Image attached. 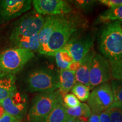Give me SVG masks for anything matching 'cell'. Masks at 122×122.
Returning a JSON list of instances; mask_svg holds the SVG:
<instances>
[{
  "label": "cell",
  "mask_w": 122,
  "mask_h": 122,
  "mask_svg": "<svg viewBox=\"0 0 122 122\" xmlns=\"http://www.w3.org/2000/svg\"><path fill=\"white\" fill-rule=\"evenodd\" d=\"M101 52L110 62L122 58V27L119 21L106 24L99 39Z\"/></svg>",
  "instance_id": "obj_1"
},
{
  "label": "cell",
  "mask_w": 122,
  "mask_h": 122,
  "mask_svg": "<svg viewBox=\"0 0 122 122\" xmlns=\"http://www.w3.org/2000/svg\"><path fill=\"white\" fill-rule=\"evenodd\" d=\"M63 101L59 92L41 93L33 98L27 120L28 122H44L58 103Z\"/></svg>",
  "instance_id": "obj_2"
},
{
  "label": "cell",
  "mask_w": 122,
  "mask_h": 122,
  "mask_svg": "<svg viewBox=\"0 0 122 122\" xmlns=\"http://www.w3.org/2000/svg\"><path fill=\"white\" fill-rule=\"evenodd\" d=\"M27 89L30 92L48 93L59 89V73L48 68L31 71L26 80Z\"/></svg>",
  "instance_id": "obj_3"
},
{
  "label": "cell",
  "mask_w": 122,
  "mask_h": 122,
  "mask_svg": "<svg viewBox=\"0 0 122 122\" xmlns=\"http://www.w3.org/2000/svg\"><path fill=\"white\" fill-rule=\"evenodd\" d=\"M35 54L24 49L9 48L0 53V72L13 75L19 72Z\"/></svg>",
  "instance_id": "obj_4"
},
{
  "label": "cell",
  "mask_w": 122,
  "mask_h": 122,
  "mask_svg": "<svg viewBox=\"0 0 122 122\" xmlns=\"http://www.w3.org/2000/svg\"><path fill=\"white\" fill-rule=\"evenodd\" d=\"M76 30L74 20L63 16L49 40L45 55L54 56L55 53L63 49Z\"/></svg>",
  "instance_id": "obj_5"
},
{
  "label": "cell",
  "mask_w": 122,
  "mask_h": 122,
  "mask_svg": "<svg viewBox=\"0 0 122 122\" xmlns=\"http://www.w3.org/2000/svg\"><path fill=\"white\" fill-rule=\"evenodd\" d=\"M44 22L45 18L36 11L26 14L15 24L10 37V40L39 33Z\"/></svg>",
  "instance_id": "obj_6"
},
{
  "label": "cell",
  "mask_w": 122,
  "mask_h": 122,
  "mask_svg": "<svg viewBox=\"0 0 122 122\" xmlns=\"http://www.w3.org/2000/svg\"><path fill=\"white\" fill-rule=\"evenodd\" d=\"M114 102V98L111 84L108 82L94 88L88 100V106L91 112L97 114L107 110Z\"/></svg>",
  "instance_id": "obj_7"
},
{
  "label": "cell",
  "mask_w": 122,
  "mask_h": 122,
  "mask_svg": "<svg viewBox=\"0 0 122 122\" xmlns=\"http://www.w3.org/2000/svg\"><path fill=\"white\" fill-rule=\"evenodd\" d=\"M110 66L100 54H96L93 58L89 71V89L107 82L111 79Z\"/></svg>",
  "instance_id": "obj_8"
},
{
  "label": "cell",
  "mask_w": 122,
  "mask_h": 122,
  "mask_svg": "<svg viewBox=\"0 0 122 122\" xmlns=\"http://www.w3.org/2000/svg\"><path fill=\"white\" fill-rule=\"evenodd\" d=\"M30 0H1L0 23L18 17L31 8Z\"/></svg>",
  "instance_id": "obj_9"
},
{
  "label": "cell",
  "mask_w": 122,
  "mask_h": 122,
  "mask_svg": "<svg viewBox=\"0 0 122 122\" xmlns=\"http://www.w3.org/2000/svg\"><path fill=\"white\" fill-rule=\"evenodd\" d=\"M28 97L16 91L0 102L6 113L22 120L28 109Z\"/></svg>",
  "instance_id": "obj_10"
},
{
  "label": "cell",
  "mask_w": 122,
  "mask_h": 122,
  "mask_svg": "<svg viewBox=\"0 0 122 122\" xmlns=\"http://www.w3.org/2000/svg\"><path fill=\"white\" fill-rule=\"evenodd\" d=\"M32 4L37 13L48 16L63 15L72 10L70 4L63 0H34Z\"/></svg>",
  "instance_id": "obj_11"
},
{
  "label": "cell",
  "mask_w": 122,
  "mask_h": 122,
  "mask_svg": "<svg viewBox=\"0 0 122 122\" xmlns=\"http://www.w3.org/2000/svg\"><path fill=\"white\" fill-rule=\"evenodd\" d=\"M93 39L91 36L72 38L65 46L63 49L68 51L74 61H80L91 50Z\"/></svg>",
  "instance_id": "obj_12"
},
{
  "label": "cell",
  "mask_w": 122,
  "mask_h": 122,
  "mask_svg": "<svg viewBox=\"0 0 122 122\" xmlns=\"http://www.w3.org/2000/svg\"><path fill=\"white\" fill-rule=\"evenodd\" d=\"M63 15L48 16L45 19V22L41 30L39 32V40L40 54L45 55L47 46L50 36L58 24L63 19Z\"/></svg>",
  "instance_id": "obj_13"
},
{
  "label": "cell",
  "mask_w": 122,
  "mask_h": 122,
  "mask_svg": "<svg viewBox=\"0 0 122 122\" xmlns=\"http://www.w3.org/2000/svg\"><path fill=\"white\" fill-rule=\"evenodd\" d=\"M96 53L91 50L84 58L81 61L80 67L75 72V79L76 83L83 84L88 87L89 86V71L93 58Z\"/></svg>",
  "instance_id": "obj_14"
},
{
  "label": "cell",
  "mask_w": 122,
  "mask_h": 122,
  "mask_svg": "<svg viewBox=\"0 0 122 122\" xmlns=\"http://www.w3.org/2000/svg\"><path fill=\"white\" fill-rule=\"evenodd\" d=\"M16 91L15 76L0 72V102Z\"/></svg>",
  "instance_id": "obj_15"
},
{
  "label": "cell",
  "mask_w": 122,
  "mask_h": 122,
  "mask_svg": "<svg viewBox=\"0 0 122 122\" xmlns=\"http://www.w3.org/2000/svg\"><path fill=\"white\" fill-rule=\"evenodd\" d=\"M59 92L62 97L65 96L71 91L76 83L75 73L69 70H61L59 71Z\"/></svg>",
  "instance_id": "obj_16"
},
{
  "label": "cell",
  "mask_w": 122,
  "mask_h": 122,
  "mask_svg": "<svg viewBox=\"0 0 122 122\" xmlns=\"http://www.w3.org/2000/svg\"><path fill=\"white\" fill-rule=\"evenodd\" d=\"M11 41L15 48L27 49L34 53L39 51L40 43L39 40V33L32 36H24L11 40Z\"/></svg>",
  "instance_id": "obj_17"
},
{
  "label": "cell",
  "mask_w": 122,
  "mask_h": 122,
  "mask_svg": "<svg viewBox=\"0 0 122 122\" xmlns=\"http://www.w3.org/2000/svg\"><path fill=\"white\" fill-rule=\"evenodd\" d=\"M66 112L68 116L85 122H88L92 113L89 106L85 103H81L79 106L74 108L66 107Z\"/></svg>",
  "instance_id": "obj_18"
},
{
  "label": "cell",
  "mask_w": 122,
  "mask_h": 122,
  "mask_svg": "<svg viewBox=\"0 0 122 122\" xmlns=\"http://www.w3.org/2000/svg\"><path fill=\"white\" fill-rule=\"evenodd\" d=\"M67 117L66 107L62 101L54 107L44 122H65Z\"/></svg>",
  "instance_id": "obj_19"
},
{
  "label": "cell",
  "mask_w": 122,
  "mask_h": 122,
  "mask_svg": "<svg viewBox=\"0 0 122 122\" xmlns=\"http://www.w3.org/2000/svg\"><path fill=\"white\" fill-rule=\"evenodd\" d=\"M101 21L118 20L122 22V5L110 8L100 15Z\"/></svg>",
  "instance_id": "obj_20"
},
{
  "label": "cell",
  "mask_w": 122,
  "mask_h": 122,
  "mask_svg": "<svg viewBox=\"0 0 122 122\" xmlns=\"http://www.w3.org/2000/svg\"><path fill=\"white\" fill-rule=\"evenodd\" d=\"M71 91L72 94H74L79 101L82 102L87 101L91 94L89 88L80 83H76Z\"/></svg>",
  "instance_id": "obj_21"
},
{
  "label": "cell",
  "mask_w": 122,
  "mask_h": 122,
  "mask_svg": "<svg viewBox=\"0 0 122 122\" xmlns=\"http://www.w3.org/2000/svg\"><path fill=\"white\" fill-rule=\"evenodd\" d=\"M111 122H122V105L115 102L107 109Z\"/></svg>",
  "instance_id": "obj_22"
},
{
  "label": "cell",
  "mask_w": 122,
  "mask_h": 122,
  "mask_svg": "<svg viewBox=\"0 0 122 122\" xmlns=\"http://www.w3.org/2000/svg\"><path fill=\"white\" fill-rule=\"evenodd\" d=\"M110 84L114 102L122 105V81L113 80Z\"/></svg>",
  "instance_id": "obj_23"
},
{
  "label": "cell",
  "mask_w": 122,
  "mask_h": 122,
  "mask_svg": "<svg viewBox=\"0 0 122 122\" xmlns=\"http://www.w3.org/2000/svg\"><path fill=\"white\" fill-rule=\"evenodd\" d=\"M111 76L114 80L122 81V58L119 60L110 62Z\"/></svg>",
  "instance_id": "obj_24"
},
{
  "label": "cell",
  "mask_w": 122,
  "mask_h": 122,
  "mask_svg": "<svg viewBox=\"0 0 122 122\" xmlns=\"http://www.w3.org/2000/svg\"><path fill=\"white\" fill-rule=\"evenodd\" d=\"M66 107L74 108L80 105V101L72 93H67L62 98Z\"/></svg>",
  "instance_id": "obj_25"
},
{
  "label": "cell",
  "mask_w": 122,
  "mask_h": 122,
  "mask_svg": "<svg viewBox=\"0 0 122 122\" xmlns=\"http://www.w3.org/2000/svg\"><path fill=\"white\" fill-rule=\"evenodd\" d=\"M59 51L60 52L61 59H62V60L64 62L68 64H70L74 62V60L73 59L72 56L68 51H67L65 49H63L59 50Z\"/></svg>",
  "instance_id": "obj_26"
},
{
  "label": "cell",
  "mask_w": 122,
  "mask_h": 122,
  "mask_svg": "<svg viewBox=\"0 0 122 122\" xmlns=\"http://www.w3.org/2000/svg\"><path fill=\"white\" fill-rule=\"evenodd\" d=\"M54 57H55V59H56V63H57V65L58 67L60 68L61 70H66L67 69L68 66H69L70 64L66 63L65 62H64L62 60L61 57V54L59 51H57V53H55Z\"/></svg>",
  "instance_id": "obj_27"
},
{
  "label": "cell",
  "mask_w": 122,
  "mask_h": 122,
  "mask_svg": "<svg viewBox=\"0 0 122 122\" xmlns=\"http://www.w3.org/2000/svg\"><path fill=\"white\" fill-rule=\"evenodd\" d=\"M100 2L110 8H113L122 5V0H101Z\"/></svg>",
  "instance_id": "obj_28"
},
{
  "label": "cell",
  "mask_w": 122,
  "mask_h": 122,
  "mask_svg": "<svg viewBox=\"0 0 122 122\" xmlns=\"http://www.w3.org/2000/svg\"><path fill=\"white\" fill-rule=\"evenodd\" d=\"M0 122H22V120L15 118L5 112L0 117Z\"/></svg>",
  "instance_id": "obj_29"
},
{
  "label": "cell",
  "mask_w": 122,
  "mask_h": 122,
  "mask_svg": "<svg viewBox=\"0 0 122 122\" xmlns=\"http://www.w3.org/2000/svg\"><path fill=\"white\" fill-rule=\"evenodd\" d=\"M100 122H111L110 118L107 111H103L99 114Z\"/></svg>",
  "instance_id": "obj_30"
},
{
  "label": "cell",
  "mask_w": 122,
  "mask_h": 122,
  "mask_svg": "<svg viewBox=\"0 0 122 122\" xmlns=\"http://www.w3.org/2000/svg\"><path fill=\"white\" fill-rule=\"evenodd\" d=\"M81 61H74V62L71 63L68 66L67 70L70 71H72L73 72L75 73L77 70L79 69L80 66Z\"/></svg>",
  "instance_id": "obj_31"
},
{
  "label": "cell",
  "mask_w": 122,
  "mask_h": 122,
  "mask_svg": "<svg viewBox=\"0 0 122 122\" xmlns=\"http://www.w3.org/2000/svg\"><path fill=\"white\" fill-rule=\"evenodd\" d=\"M94 1H76V3L77 4V6H79V7H82L83 8H86L91 6L92 4L93 3Z\"/></svg>",
  "instance_id": "obj_32"
},
{
  "label": "cell",
  "mask_w": 122,
  "mask_h": 122,
  "mask_svg": "<svg viewBox=\"0 0 122 122\" xmlns=\"http://www.w3.org/2000/svg\"><path fill=\"white\" fill-rule=\"evenodd\" d=\"M88 122H100L99 114L92 112L91 116L88 119Z\"/></svg>",
  "instance_id": "obj_33"
},
{
  "label": "cell",
  "mask_w": 122,
  "mask_h": 122,
  "mask_svg": "<svg viewBox=\"0 0 122 122\" xmlns=\"http://www.w3.org/2000/svg\"><path fill=\"white\" fill-rule=\"evenodd\" d=\"M75 118L72 117H70V116L67 115L66 120L65 122H75Z\"/></svg>",
  "instance_id": "obj_34"
},
{
  "label": "cell",
  "mask_w": 122,
  "mask_h": 122,
  "mask_svg": "<svg viewBox=\"0 0 122 122\" xmlns=\"http://www.w3.org/2000/svg\"><path fill=\"white\" fill-rule=\"evenodd\" d=\"M5 112V110L4 108H3L2 105L0 103V117H1Z\"/></svg>",
  "instance_id": "obj_35"
},
{
  "label": "cell",
  "mask_w": 122,
  "mask_h": 122,
  "mask_svg": "<svg viewBox=\"0 0 122 122\" xmlns=\"http://www.w3.org/2000/svg\"><path fill=\"white\" fill-rule=\"evenodd\" d=\"M75 122H85L82 121V120L76 118V119H75Z\"/></svg>",
  "instance_id": "obj_36"
}]
</instances>
